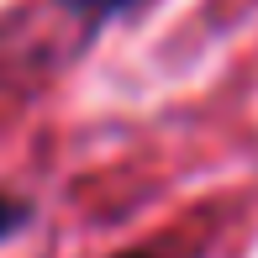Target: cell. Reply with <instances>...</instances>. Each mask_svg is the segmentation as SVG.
<instances>
[{"instance_id": "obj_1", "label": "cell", "mask_w": 258, "mask_h": 258, "mask_svg": "<svg viewBox=\"0 0 258 258\" xmlns=\"http://www.w3.org/2000/svg\"><path fill=\"white\" fill-rule=\"evenodd\" d=\"M58 6H63V16L74 21L85 37H95V32L116 27V21L137 16V11H148L153 0H58Z\"/></svg>"}, {"instance_id": "obj_2", "label": "cell", "mask_w": 258, "mask_h": 258, "mask_svg": "<svg viewBox=\"0 0 258 258\" xmlns=\"http://www.w3.org/2000/svg\"><path fill=\"white\" fill-rule=\"evenodd\" d=\"M27 227H32V201L0 190V242H11L16 232H27Z\"/></svg>"}, {"instance_id": "obj_3", "label": "cell", "mask_w": 258, "mask_h": 258, "mask_svg": "<svg viewBox=\"0 0 258 258\" xmlns=\"http://www.w3.org/2000/svg\"><path fill=\"white\" fill-rule=\"evenodd\" d=\"M111 258H158V253H111Z\"/></svg>"}]
</instances>
